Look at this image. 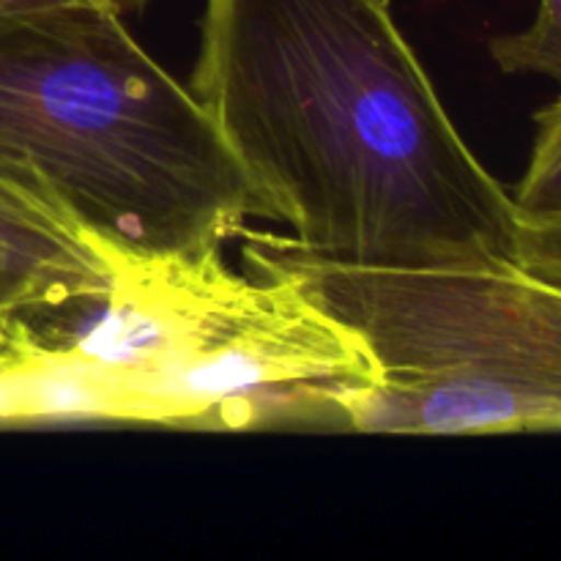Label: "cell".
<instances>
[{
  "label": "cell",
  "instance_id": "cell-1",
  "mask_svg": "<svg viewBox=\"0 0 561 561\" xmlns=\"http://www.w3.org/2000/svg\"><path fill=\"white\" fill-rule=\"evenodd\" d=\"M192 93L290 250L356 268H515L507 186L389 0H206Z\"/></svg>",
  "mask_w": 561,
  "mask_h": 561
},
{
  "label": "cell",
  "instance_id": "cell-2",
  "mask_svg": "<svg viewBox=\"0 0 561 561\" xmlns=\"http://www.w3.org/2000/svg\"><path fill=\"white\" fill-rule=\"evenodd\" d=\"M0 164L137 252H201L261 214L190 85L88 0L0 14Z\"/></svg>",
  "mask_w": 561,
  "mask_h": 561
},
{
  "label": "cell",
  "instance_id": "cell-9",
  "mask_svg": "<svg viewBox=\"0 0 561 561\" xmlns=\"http://www.w3.org/2000/svg\"><path fill=\"white\" fill-rule=\"evenodd\" d=\"M88 3L104 5V9H110V11H115V14L126 16V14H140V11L146 9L151 0H88Z\"/></svg>",
  "mask_w": 561,
  "mask_h": 561
},
{
  "label": "cell",
  "instance_id": "cell-10",
  "mask_svg": "<svg viewBox=\"0 0 561 561\" xmlns=\"http://www.w3.org/2000/svg\"><path fill=\"white\" fill-rule=\"evenodd\" d=\"M69 3V0H0V14L3 11H25V9H42V5Z\"/></svg>",
  "mask_w": 561,
  "mask_h": 561
},
{
  "label": "cell",
  "instance_id": "cell-6",
  "mask_svg": "<svg viewBox=\"0 0 561 561\" xmlns=\"http://www.w3.org/2000/svg\"><path fill=\"white\" fill-rule=\"evenodd\" d=\"M535 124L529 164L510 195L518 219H557L561 217V96L537 110Z\"/></svg>",
  "mask_w": 561,
  "mask_h": 561
},
{
  "label": "cell",
  "instance_id": "cell-7",
  "mask_svg": "<svg viewBox=\"0 0 561 561\" xmlns=\"http://www.w3.org/2000/svg\"><path fill=\"white\" fill-rule=\"evenodd\" d=\"M491 58L504 75H540L561 88V0H540L529 27L491 38Z\"/></svg>",
  "mask_w": 561,
  "mask_h": 561
},
{
  "label": "cell",
  "instance_id": "cell-5",
  "mask_svg": "<svg viewBox=\"0 0 561 561\" xmlns=\"http://www.w3.org/2000/svg\"><path fill=\"white\" fill-rule=\"evenodd\" d=\"M110 268L42 186L0 164V345L27 316L102 305Z\"/></svg>",
  "mask_w": 561,
  "mask_h": 561
},
{
  "label": "cell",
  "instance_id": "cell-8",
  "mask_svg": "<svg viewBox=\"0 0 561 561\" xmlns=\"http://www.w3.org/2000/svg\"><path fill=\"white\" fill-rule=\"evenodd\" d=\"M518 266L561 288V217L518 219Z\"/></svg>",
  "mask_w": 561,
  "mask_h": 561
},
{
  "label": "cell",
  "instance_id": "cell-4",
  "mask_svg": "<svg viewBox=\"0 0 561 561\" xmlns=\"http://www.w3.org/2000/svg\"><path fill=\"white\" fill-rule=\"evenodd\" d=\"M247 272L294 279L354 329L378 381L345 398L359 433H561V288L515 268H356L244 228Z\"/></svg>",
  "mask_w": 561,
  "mask_h": 561
},
{
  "label": "cell",
  "instance_id": "cell-3",
  "mask_svg": "<svg viewBox=\"0 0 561 561\" xmlns=\"http://www.w3.org/2000/svg\"><path fill=\"white\" fill-rule=\"evenodd\" d=\"M104 316L88 354L121 376L129 422L250 431L340 427L345 398L378 381L365 340L272 272L236 274L222 247L102 244Z\"/></svg>",
  "mask_w": 561,
  "mask_h": 561
}]
</instances>
